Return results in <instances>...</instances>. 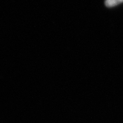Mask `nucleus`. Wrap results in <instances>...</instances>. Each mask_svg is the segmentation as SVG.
<instances>
[{
    "label": "nucleus",
    "instance_id": "1",
    "mask_svg": "<svg viewBox=\"0 0 123 123\" xmlns=\"http://www.w3.org/2000/svg\"><path fill=\"white\" fill-rule=\"evenodd\" d=\"M123 2V0H105V5L107 7H113Z\"/></svg>",
    "mask_w": 123,
    "mask_h": 123
}]
</instances>
